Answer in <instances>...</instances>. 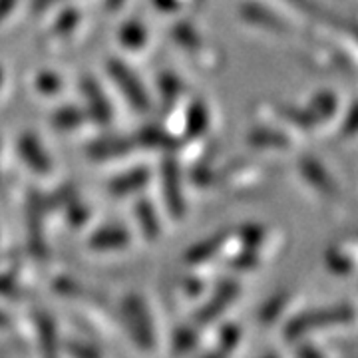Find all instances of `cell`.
<instances>
[{"label":"cell","instance_id":"obj_1","mask_svg":"<svg viewBox=\"0 0 358 358\" xmlns=\"http://www.w3.org/2000/svg\"><path fill=\"white\" fill-rule=\"evenodd\" d=\"M352 319H355V313H352V308L348 307L313 310V313H305V315L291 320L289 327H287V336L296 338V336H303V334L310 333V331L333 327V324H343V322H348Z\"/></svg>","mask_w":358,"mask_h":358},{"label":"cell","instance_id":"obj_2","mask_svg":"<svg viewBox=\"0 0 358 358\" xmlns=\"http://www.w3.org/2000/svg\"><path fill=\"white\" fill-rule=\"evenodd\" d=\"M108 72L114 78V82L120 86L122 94L128 98V102L138 110V112H150L152 110V102L148 92L143 90L141 82L138 76L129 70L128 66L120 60H110L108 62Z\"/></svg>","mask_w":358,"mask_h":358},{"label":"cell","instance_id":"obj_3","mask_svg":"<svg viewBox=\"0 0 358 358\" xmlns=\"http://www.w3.org/2000/svg\"><path fill=\"white\" fill-rule=\"evenodd\" d=\"M124 313H126V319H128L129 329H131V336L136 338V343L145 350H152L155 336L145 303L140 296H128L124 303Z\"/></svg>","mask_w":358,"mask_h":358},{"label":"cell","instance_id":"obj_4","mask_svg":"<svg viewBox=\"0 0 358 358\" xmlns=\"http://www.w3.org/2000/svg\"><path fill=\"white\" fill-rule=\"evenodd\" d=\"M162 179H164V197L166 205L171 213V217L181 219L185 213V201L181 192V178H179V167L176 159L166 157L162 164Z\"/></svg>","mask_w":358,"mask_h":358},{"label":"cell","instance_id":"obj_5","mask_svg":"<svg viewBox=\"0 0 358 358\" xmlns=\"http://www.w3.org/2000/svg\"><path fill=\"white\" fill-rule=\"evenodd\" d=\"M44 213L46 203L38 193L30 195L28 201V235H30V249L38 257L46 255V245H44Z\"/></svg>","mask_w":358,"mask_h":358},{"label":"cell","instance_id":"obj_6","mask_svg":"<svg viewBox=\"0 0 358 358\" xmlns=\"http://www.w3.org/2000/svg\"><path fill=\"white\" fill-rule=\"evenodd\" d=\"M239 294V287H237V282L233 281H225L219 285L217 289H215V293L213 296L205 303L203 307L199 308V313H197V322H211V320H215L219 315H223L225 313V308L229 307L231 303L235 301V296Z\"/></svg>","mask_w":358,"mask_h":358},{"label":"cell","instance_id":"obj_7","mask_svg":"<svg viewBox=\"0 0 358 358\" xmlns=\"http://www.w3.org/2000/svg\"><path fill=\"white\" fill-rule=\"evenodd\" d=\"M18 150L30 169H34L36 173H48L52 169V162L48 154L44 152L42 143L34 134H24L18 141Z\"/></svg>","mask_w":358,"mask_h":358},{"label":"cell","instance_id":"obj_8","mask_svg":"<svg viewBox=\"0 0 358 358\" xmlns=\"http://www.w3.org/2000/svg\"><path fill=\"white\" fill-rule=\"evenodd\" d=\"M82 92L86 96V102H88L90 115L100 122V124H108L112 120V106L108 102L106 94L100 88V84L92 78H84L82 82Z\"/></svg>","mask_w":358,"mask_h":358},{"label":"cell","instance_id":"obj_9","mask_svg":"<svg viewBox=\"0 0 358 358\" xmlns=\"http://www.w3.org/2000/svg\"><path fill=\"white\" fill-rule=\"evenodd\" d=\"M136 143L138 140H128V138H103L90 145L88 154L94 159H112V157L131 154Z\"/></svg>","mask_w":358,"mask_h":358},{"label":"cell","instance_id":"obj_10","mask_svg":"<svg viewBox=\"0 0 358 358\" xmlns=\"http://www.w3.org/2000/svg\"><path fill=\"white\" fill-rule=\"evenodd\" d=\"M128 243L129 233L120 225L102 227V229L96 231L90 239V247L94 251H115V249H124Z\"/></svg>","mask_w":358,"mask_h":358},{"label":"cell","instance_id":"obj_11","mask_svg":"<svg viewBox=\"0 0 358 358\" xmlns=\"http://www.w3.org/2000/svg\"><path fill=\"white\" fill-rule=\"evenodd\" d=\"M152 178L150 169L148 167H136L128 173H122L115 179H112L110 183V192L114 195H129V193H136L141 187L148 185V181Z\"/></svg>","mask_w":358,"mask_h":358},{"label":"cell","instance_id":"obj_12","mask_svg":"<svg viewBox=\"0 0 358 358\" xmlns=\"http://www.w3.org/2000/svg\"><path fill=\"white\" fill-rule=\"evenodd\" d=\"M227 239H229V233H227V231H225V233H217V235L205 239V241L197 243L195 247H192V249L187 251L185 261H187L189 265H192V263L193 265H199V263H205V261L213 259V257L217 255L219 251L223 249V245L227 243Z\"/></svg>","mask_w":358,"mask_h":358},{"label":"cell","instance_id":"obj_13","mask_svg":"<svg viewBox=\"0 0 358 358\" xmlns=\"http://www.w3.org/2000/svg\"><path fill=\"white\" fill-rule=\"evenodd\" d=\"M241 14H243L245 20L255 22V24L263 26V28H268V30H273V32H287V30H289L279 16L268 13V10H265V8L259 6V4H245Z\"/></svg>","mask_w":358,"mask_h":358},{"label":"cell","instance_id":"obj_14","mask_svg":"<svg viewBox=\"0 0 358 358\" xmlns=\"http://www.w3.org/2000/svg\"><path fill=\"white\" fill-rule=\"evenodd\" d=\"M136 219L140 223L141 233L148 237V239H155L162 231V223H159V217L155 213L154 205L150 203L148 199H141L136 205Z\"/></svg>","mask_w":358,"mask_h":358},{"label":"cell","instance_id":"obj_15","mask_svg":"<svg viewBox=\"0 0 358 358\" xmlns=\"http://www.w3.org/2000/svg\"><path fill=\"white\" fill-rule=\"evenodd\" d=\"M209 126V110L203 102H193L192 108L187 110V117H185V131L189 138H197L201 136Z\"/></svg>","mask_w":358,"mask_h":358},{"label":"cell","instance_id":"obj_16","mask_svg":"<svg viewBox=\"0 0 358 358\" xmlns=\"http://www.w3.org/2000/svg\"><path fill=\"white\" fill-rule=\"evenodd\" d=\"M301 169H303V173L307 176L308 181H310L315 187H319L320 192L327 193V195H333V193H336L334 183L331 181V178L327 176V171L322 169V166H319L317 162L305 159V162L301 164Z\"/></svg>","mask_w":358,"mask_h":358},{"label":"cell","instance_id":"obj_17","mask_svg":"<svg viewBox=\"0 0 358 358\" xmlns=\"http://www.w3.org/2000/svg\"><path fill=\"white\" fill-rule=\"evenodd\" d=\"M88 112H82L80 108H72V106H68V108H60L54 117H52V122H54V126L58 129H76L80 128L86 120H88Z\"/></svg>","mask_w":358,"mask_h":358},{"label":"cell","instance_id":"obj_18","mask_svg":"<svg viewBox=\"0 0 358 358\" xmlns=\"http://www.w3.org/2000/svg\"><path fill=\"white\" fill-rule=\"evenodd\" d=\"M148 40V34H145V28L140 24V22H126L120 30V42L126 46V48H131V50H138L145 44Z\"/></svg>","mask_w":358,"mask_h":358},{"label":"cell","instance_id":"obj_19","mask_svg":"<svg viewBox=\"0 0 358 358\" xmlns=\"http://www.w3.org/2000/svg\"><path fill=\"white\" fill-rule=\"evenodd\" d=\"M38 333L44 352L54 355L56 352V329H54V322H52L50 317L38 315Z\"/></svg>","mask_w":358,"mask_h":358},{"label":"cell","instance_id":"obj_20","mask_svg":"<svg viewBox=\"0 0 358 358\" xmlns=\"http://www.w3.org/2000/svg\"><path fill=\"white\" fill-rule=\"evenodd\" d=\"M251 143L255 145H261V148H282V145H289V140L281 136L279 131H271V129H257L251 134L249 138Z\"/></svg>","mask_w":358,"mask_h":358},{"label":"cell","instance_id":"obj_21","mask_svg":"<svg viewBox=\"0 0 358 358\" xmlns=\"http://www.w3.org/2000/svg\"><path fill=\"white\" fill-rule=\"evenodd\" d=\"M138 143H143V145H152V148H171L173 145V138L167 136L166 131L155 128L143 129L138 138Z\"/></svg>","mask_w":358,"mask_h":358},{"label":"cell","instance_id":"obj_22","mask_svg":"<svg viewBox=\"0 0 358 358\" xmlns=\"http://www.w3.org/2000/svg\"><path fill=\"white\" fill-rule=\"evenodd\" d=\"M159 88H162V98L166 106H171V102H178L179 94H181V82L171 74H164L159 78Z\"/></svg>","mask_w":358,"mask_h":358},{"label":"cell","instance_id":"obj_23","mask_svg":"<svg viewBox=\"0 0 358 358\" xmlns=\"http://www.w3.org/2000/svg\"><path fill=\"white\" fill-rule=\"evenodd\" d=\"M173 34H176V38L179 40V44H181L183 48H187V50H197V48L201 46V38L197 36V32H195L189 24H185V22L176 26Z\"/></svg>","mask_w":358,"mask_h":358},{"label":"cell","instance_id":"obj_24","mask_svg":"<svg viewBox=\"0 0 358 358\" xmlns=\"http://www.w3.org/2000/svg\"><path fill=\"white\" fill-rule=\"evenodd\" d=\"M78 22H80V14L76 10H66L56 20V24L52 28V34H56V36H68L70 32H74Z\"/></svg>","mask_w":358,"mask_h":358},{"label":"cell","instance_id":"obj_25","mask_svg":"<svg viewBox=\"0 0 358 358\" xmlns=\"http://www.w3.org/2000/svg\"><path fill=\"white\" fill-rule=\"evenodd\" d=\"M336 110V98H333L331 94H319L315 98V120H324L329 115H333V112Z\"/></svg>","mask_w":358,"mask_h":358},{"label":"cell","instance_id":"obj_26","mask_svg":"<svg viewBox=\"0 0 358 358\" xmlns=\"http://www.w3.org/2000/svg\"><path fill=\"white\" fill-rule=\"evenodd\" d=\"M239 338H241V331L235 327V324H227L223 331H221V343H219V346H221V352H231L235 346H237V343H239Z\"/></svg>","mask_w":358,"mask_h":358},{"label":"cell","instance_id":"obj_27","mask_svg":"<svg viewBox=\"0 0 358 358\" xmlns=\"http://www.w3.org/2000/svg\"><path fill=\"white\" fill-rule=\"evenodd\" d=\"M36 86H38V90L42 94L54 96L56 92H60L62 82H60V78L56 76V74H52V72H42V74L36 78Z\"/></svg>","mask_w":358,"mask_h":358},{"label":"cell","instance_id":"obj_28","mask_svg":"<svg viewBox=\"0 0 358 358\" xmlns=\"http://www.w3.org/2000/svg\"><path fill=\"white\" fill-rule=\"evenodd\" d=\"M68 217L72 221V225H84L86 221H88V209L84 207V205L80 203V201H72L70 207H68Z\"/></svg>","mask_w":358,"mask_h":358},{"label":"cell","instance_id":"obj_29","mask_svg":"<svg viewBox=\"0 0 358 358\" xmlns=\"http://www.w3.org/2000/svg\"><path fill=\"white\" fill-rule=\"evenodd\" d=\"M195 333L193 331H178L176 333V338H173V343H176V348H178L179 352H185V350H192L193 346H195Z\"/></svg>","mask_w":358,"mask_h":358},{"label":"cell","instance_id":"obj_30","mask_svg":"<svg viewBox=\"0 0 358 358\" xmlns=\"http://www.w3.org/2000/svg\"><path fill=\"white\" fill-rule=\"evenodd\" d=\"M66 350H68L70 355H74V357H98V355H100L98 348L84 345V343H74V341H70V343L66 345Z\"/></svg>","mask_w":358,"mask_h":358},{"label":"cell","instance_id":"obj_31","mask_svg":"<svg viewBox=\"0 0 358 358\" xmlns=\"http://www.w3.org/2000/svg\"><path fill=\"white\" fill-rule=\"evenodd\" d=\"M282 303H285V296H277V299L268 301L267 305L263 307V310H261V319H263V320L277 319V315L281 313Z\"/></svg>","mask_w":358,"mask_h":358},{"label":"cell","instance_id":"obj_32","mask_svg":"<svg viewBox=\"0 0 358 358\" xmlns=\"http://www.w3.org/2000/svg\"><path fill=\"white\" fill-rule=\"evenodd\" d=\"M358 131V106L352 110V114H348V120H346L345 124V134H355Z\"/></svg>","mask_w":358,"mask_h":358},{"label":"cell","instance_id":"obj_33","mask_svg":"<svg viewBox=\"0 0 358 358\" xmlns=\"http://www.w3.org/2000/svg\"><path fill=\"white\" fill-rule=\"evenodd\" d=\"M16 2H18V0H0V22H2L8 14L13 13Z\"/></svg>","mask_w":358,"mask_h":358},{"label":"cell","instance_id":"obj_34","mask_svg":"<svg viewBox=\"0 0 358 358\" xmlns=\"http://www.w3.org/2000/svg\"><path fill=\"white\" fill-rule=\"evenodd\" d=\"M58 2H62V0H32V6H34L36 13H42V10L50 8V6L58 4Z\"/></svg>","mask_w":358,"mask_h":358},{"label":"cell","instance_id":"obj_35","mask_svg":"<svg viewBox=\"0 0 358 358\" xmlns=\"http://www.w3.org/2000/svg\"><path fill=\"white\" fill-rule=\"evenodd\" d=\"M122 4H124V0H106V6H108V10H117Z\"/></svg>","mask_w":358,"mask_h":358},{"label":"cell","instance_id":"obj_36","mask_svg":"<svg viewBox=\"0 0 358 358\" xmlns=\"http://www.w3.org/2000/svg\"><path fill=\"white\" fill-rule=\"evenodd\" d=\"M6 324H8V317H6V315H2V313H0V329H4V327H6Z\"/></svg>","mask_w":358,"mask_h":358},{"label":"cell","instance_id":"obj_37","mask_svg":"<svg viewBox=\"0 0 358 358\" xmlns=\"http://www.w3.org/2000/svg\"><path fill=\"white\" fill-rule=\"evenodd\" d=\"M2 80H4V72H2V68H0V84H2Z\"/></svg>","mask_w":358,"mask_h":358}]
</instances>
